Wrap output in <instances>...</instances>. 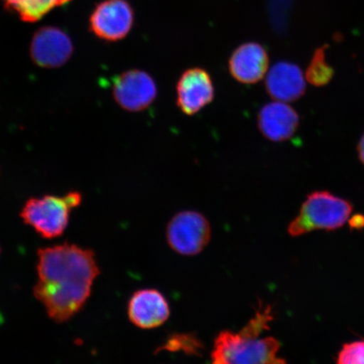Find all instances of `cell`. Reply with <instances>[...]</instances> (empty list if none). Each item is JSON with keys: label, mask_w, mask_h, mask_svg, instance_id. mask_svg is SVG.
<instances>
[{"label": "cell", "mask_w": 364, "mask_h": 364, "mask_svg": "<svg viewBox=\"0 0 364 364\" xmlns=\"http://www.w3.org/2000/svg\"><path fill=\"white\" fill-rule=\"evenodd\" d=\"M134 23V11L127 0H105L90 18V28L100 39L117 42L129 34Z\"/></svg>", "instance_id": "cell-6"}, {"label": "cell", "mask_w": 364, "mask_h": 364, "mask_svg": "<svg viewBox=\"0 0 364 364\" xmlns=\"http://www.w3.org/2000/svg\"><path fill=\"white\" fill-rule=\"evenodd\" d=\"M202 348V343L195 336L180 334L171 336L161 349L170 352L182 351L188 355H198Z\"/></svg>", "instance_id": "cell-16"}, {"label": "cell", "mask_w": 364, "mask_h": 364, "mask_svg": "<svg viewBox=\"0 0 364 364\" xmlns=\"http://www.w3.org/2000/svg\"><path fill=\"white\" fill-rule=\"evenodd\" d=\"M70 1L72 0H4L7 10L17 14L26 22L38 21L54 8Z\"/></svg>", "instance_id": "cell-14"}, {"label": "cell", "mask_w": 364, "mask_h": 364, "mask_svg": "<svg viewBox=\"0 0 364 364\" xmlns=\"http://www.w3.org/2000/svg\"><path fill=\"white\" fill-rule=\"evenodd\" d=\"M269 68V57L265 48L258 43H245L232 53L229 70L241 84L254 85L265 77Z\"/></svg>", "instance_id": "cell-11"}, {"label": "cell", "mask_w": 364, "mask_h": 364, "mask_svg": "<svg viewBox=\"0 0 364 364\" xmlns=\"http://www.w3.org/2000/svg\"><path fill=\"white\" fill-rule=\"evenodd\" d=\"M265 330L250 320L239 332L223 331L218 335L211 353L215 364L285 363L279 357L281 344L274 338H260Z\"/></svg>", "instance_id": "cell-2"}, {"label": "cell", "mask_w": 364, "mask_h": 364, "mask_svg": "<svg viewBox=\"0 0 364 364\" xmlns=\"http://www.w3.org/2000/svg\"><path fill=\"white\" fill-rule=\"evenodd\" d=\"M34 296L50 318L70 321L90 298L100 269L92 250L63 244L40 249Z\"/></svg>", "instance_id": "cell-1"}, {"label": "cell", "mask_w": 364, "mask_h": 364, "mask_svg": "<svg viewBox=\"0 0 364 364\" xmlns=\"http://www.w3.org/2000/svg\"><path fill=\"white\" fill-rule=\"evenodd\" d=\"M167 242L181 256L202 252L211 238L210 224L202 213L182 211L173 217L167 226Z\"/></svg>", "instance_id": "cell-5"}, {"label": "cell", "mask_w": 364, "mask_h": 364, "mask_svg": "<svg viewBox=\"0 0 364 364\" xmlns=\"http://www.w3.org/2000/svg\"><path fill=\"white\" fill-rule=\"evenodd\" d=\"M336 362L339 364H364V341L344 344Z\"/></svg>", "instance_id": "cell-17"}, {"label": "cell", "mask_w": 364, "mask_h": 364, "mask_svg": "<svg viewBox=\"0 0 364 364\" xmlns=\"http://www.w3.org/2000/svg\"><path fill=\"white\" fill-rule=\"evenodd\" d=\"M169 303L156 289H140L132 295L127 306L129 321L140 329L157 328L170 317Z\"/></svg>", "instance_id": "cell-10"}, {"label": "cell", "mask_w": 364, "mask_h": 364, "mask_svg": "<svg viewBox=\"0 0 364 364\" xmlns=\"http://www.w3.org/2000/svg\"><path fill=\"white\" fill-rule=\"evenodd\" d=\"M328 45H323L315 50L306 68V80L314 87H323L333 79L335 71L326 60Z\"/></svg>", "instance_id": "cell-15"}, {"label": "cell", "mask_w": 364, "mask_h": 364, "mask_svg": "<svg viewBox=\"0 0 364 364\" xmlns=\"http://www.w3.org/2000/svg\"><path fill=\"white\" fill-rule=\"evenodd\" d=\"M215 98L211 75L202 68L186 70L176 85V103L186 115L193 116Z\"/></svg>", "instance_id": "cell-8"}, {"label": "cell", "mask_w": 364, "mask_h": 364, "mask_svg": "<svg viewBox=\"0 0 364 364\" xmlns=\"http://www.w3.org/2000/svg\"><path fill=\"white\" fill-rule=\"evenodd\" d=\"M0 254H1V248H0Z\"/></svg>", "instance_id": "cell-20"}, {"label": "cell", "mask_w": 364, "mask_h": 364, "mask_svg": "<svg viewBox=\"0 0 364 364\" xmlns=\"http://www.w3.org/2000/svg\"><path fill=\"white\" fill-rule=\"evenodd\" d=\"M353 212L352 204L326 191H316L302 204L288 231L294 237L314 230H335L343 227Z\"/></svg>", "instance_id": "cell-3"}, {"label": "cell", "mask_w": 364, "mask_h": 364, "mask_svg": "<svg viewBox=\"0 0 364 364\" xmlns=\"http://www.w3.org/2000/svg\"><path fill=\"white\" fill-rule=\"evenodd\" d=\"M73 44L65 31L53 26H45L35 33L31 44V55L38 66L59 68L70 58Z\"/></svg>", "instance_id": "cell-9"}, {"label": "cell", "mask_w": 364, "mask_h": 364, "mask_svg": "<svg viewBox=\"0 0 364 364\" xmlns=\"http://www.w3.org/2000/svg\"><path fill=\"white\" fill-rule=\"evenodd\" d=\"M81 201V195L75 192L65 197L31 198L23 207L21 217L43 238H58L67 229L72 209L80 206Z\"/></svg>", "instance_id": "cell-4"}, {"label": "cell", "mask_w": 364, "mask_h": 364, "mask_svg": "<svg viewBox=\"0 0 364 364\" xmlns=\"http://www.w3.org/2000/svg\"><path fill=\"white\" fill-rule=\"evenodd\" d=\"M267 92L275 101L293 102L301 98L306 91V80L301 68L294 63L281 61L267 72Z\"/></svg>", "instance_id": "cell-12"}, {"label": "cell", "mask_w": 364, "mask_h": 364, "mask_svg": "<svg viewBox=\"0 0 364 364\" xmlns=\"http://www.w3.org/2000/svg\"><path fill=\"white\" fill-rule=\"evenodd\" d=\"M350 225H351L353 228H355V229L364 227V217L361 215L353 217L352 220L350 221Z\"/></svg>", "instance_id": "cell-19"}, {"label": "cell", "mask_w": 364, "mask_h": 364, "mask_svg": "<svg viewBox=\"0 0 364 364\" xmlns=\"http://www.w3.org/2000/svg\"><path fill=\"white\" fill-rule=\"evenodd\" d=\"M357 151L359 161H360L363 165L364 166V134L361 136L360 140H359L357 147Z\"/></svg>", "instance_id": "cell-18"}, {"label": "cell", "mask_w": 364, "mask_h": 364, "mask_svg": "<svg viewBox=\"0 0 364 364\" xmlns=\"http://www.w3.org/2000/svg\"><path fill=\"white\" fill-rule=\"evenodd\" d=\"M157 93L156 82L151 75L143 70H127L113 81L114 100L127 112L145 110L156 99Z\"/></svg>", "instance_id": "cell-7"}, {"label": "cell", "mask_w": 364, "mask_h": 364, "mask_svg": "<svg viewBox=\"0 0 364 364\" xmlns=\"http://www.w3.org/2000/svg\"><path fill=\"white\" fill-rule=\"evenodd\" d=\"M300 118L297 112L287 102L267 103L258 113L259 129L272 142L289 140L297 132Z\"/></svg>", "instance_id": "cell-13"}]
</instances>
